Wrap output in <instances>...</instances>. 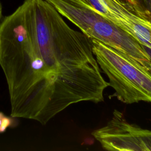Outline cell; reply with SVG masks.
Masks as SVG:
<instances>
[{
	"instance_id": "cell-9",
	"label": "cell",
	"mask_w": 151,
	"mask_h": 151,
	"mask_svg": "<svg viewBox=\"0 0 151 151\" xmlns=\"http://www.w3.org/2000/svg\"><path fill=\"white\" fill-rule=\"evenodd\" d=\"M143 48H145V50H146V51L147 52V53L149 54V57H150V58L151 59V48H150L149 47H146V46H145L143 45Z\"/></svg>"
},
{
	"instance_id": "cell-6",
	"label": "cell",
	"mask_w": 151,
	"mask_h": 151,
	"mask_svg": "<svg viewBox=\"0 0 151 151\" xmlns=\"http://www.w3.org/2000/svg\"><path fill=\"white\" fill-rule=\"evenodd\" d=\"M139 16L151 23V0H137Z\"/></svg>"
},
{
	"instance_id": "cell-3",
	"label": "cell",
	"mask_w": 151,
	"mask_h": 151,
	"mask_svg": "<svg viewBox=\"0 0 151 151\" xmlns=\"http://www.w3.org/2000/svg\"><path fill=\"white\" fill-rule=\"evenodd\" d=\"M92 42L96 60L114 96L126 104L151 103V74L113 48L94 39Z\"/></svg>"
},
{
	"instance_id": "cell-2",
	"label": "cell",
	"mask_w": 151,
	"mask_h": 151,
	"mask_svg": "<svg viewBox=\"0 0 151 151\" xmlns=\"http://www.w3.org/2000/svg\"><path fill=\"white\" fill-rule=\"evenodd\" d=\"M91 39L113 48L151 74V59L129 33L95 11L87 0H45Z\"/></svg>"
},
{
	"instance_id": "cell-8",
	"label": "cell",
	"mask_w": 151,
	"mask_h": 151,
	"mask_svg": "<svg viewBox=\"0 0 151 151\" xmlns=\"http://www.w3.org/2000/svg\"><path fill=\"white\" fill-rule=\"evenodd\" d=\"M122 1L124 2H125L134 13H136L137 15L139 16L137 0H122Z\"/></svg>"
},
{
	"instance_id": "cell-1",
	"label": "cell",
	"mask_w": 151,
	"mask_h": 151,
	"mask_svg": "<svg viewBox=\"0 0 151 151\" xmlns=\"http://www.w3.org/2000/svg\"><path fill=\"white\" fill-rule=\"evenodd\" d=\"M45 0H25L0 22V67L10 116L45 125L71 104L103 101L109 86L92 39Z\"/></svg>"
},
{
	"instance_id": "cell-7",
	"label": "cell",
	"mask_w": 151,
	"mask_h": 151,
	"mask_svg": "<svg viewBox=\"0 0 151 151\" xmlns=\"http://www.w3.org/2000/svg\"><path fill=\"white\" fill-rule=\"evenodd\" d=\"M17 119L18 118L8 116L0 111V133H4L9 127H14L15 123H17Z\"/></svg>"
},
{
	"instance_id": "cell-10",
	"label": "cell",
	"mask_w": 151,
	"mask_h": 151,
	"mask_svg": "<svg viewBox=\"0 0 151 151\" xmlns=\"http://www.w3.org/2000/svg\"><path fill=\"white\" fill-rule=\"evenodd\" d=\"M2 4L0 2V22L2 20Z\"/></svg>"
},
{
	"instance_id": "cell-5",
	"label": "cell",
	"mask_w": 151,
	"mask_h": 151,
	"mask_svg": "<svg viewBox=\"0 0 151 151\" xmlns=\"http://www.w3.org/2000/svg\"><path fill=\"white\" fill-rule=\"evenodd\" d=\"M103 17L151 48V23L137 15L122 0H87Z\"/></svg>"
},
{
	"instance_id": "cell-4",
	"label": "cell",
	"mask_w": 151,
	"mask_h": 151,
	"mask_svg": "<svg viewBox=\"0 0 151 151\" xmlns=\"http://www.w3.org/2000/svg\"><path fill=\"white\" fill-rule=\"evenodd\" d=\"M92 135L107 150L151 151V130L128 122L117 110L111 120Z\"/></svg>"
}]
</instances>
